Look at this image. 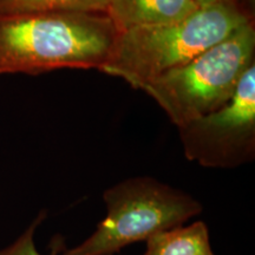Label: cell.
<instances>
[{
    "label": "cell",
    "instance_id": "obj_1",
    "mask_svg": "<svg viewBox=\"0 0 255 255\" xmlns=\"http://www.w3.org/2000/svg\"><path fill=\"white\" fill-rule=\"evenodd\" d=\"M121 32L108 13L0 15V75L97 69L110 62Z\"/></svg>",
    "mask_w": 255,
    "mask_h": 255
},
{
    "label": "cell",
    "instance_id": "obj_2",
    "mask_svg": "<svg viewBox=\"0 0 255 255\" xmlns=\"http://www.w3.org/2000/svg\"><path fill=\"white\" fill-rule=\"evenodd\" d=\"M254 20L238 0H220L182 20L121 32L114 55L101 72L120 77L132 88L190 62Z\"/></svg>",
    "mask_w": 255,
    "mask_h": 255
},
{
    "label": "cell",
    "instance_id": "obj_3",
    "mask_svg": "<svg viewBox=\"0 0 255 255\" xmlns=\"http://www.w3.org/2000/svg\"><path fill=\"white\" fill-rule=\"evenodd\" d=\"M254 20L190 62L142 84L177 128L220 109L255 63Z\"/></svg>",
    "mask_w": 255,
    "mask_h": 255
},
{
    "label": "cell",
    "instance_id": "obj_4",
    "mask_svg": "<svg viewBox=\"0 0 255 255\" xmlns=\"http://www.w3.org/2000/svg\"><path fill=\"white\" fill-rule=\"evenodd\" d=\"M103 200L105 218L78 246L66 250L64 245L63 255H115L135 242L183 226L203 209L189 194L149 176L127 178L108 188Z\"/></svg>",
    "mask_w": 255,
    "mask_h": 255
},
{
    "label": "cell",
    "instance_id": "obj_5",
    "mask_svg": "<svg viewBox=\"0 0 255 255\" xmlns=\"http://www.w3.org/2000/svg\"><path fill=\"white\" fill-rule=\"evenodd\" d=\"M187 159L206 168L232 169L255 157V64L220 109L178 128Z\"/></svg>",
    "mask_w": 255,
    "mask_h": 255
},
{
    "label": "cell",
    "instance_id": "obj_6",
    "mask_svg": "<svg viewBox=\"0 0 255 255\" xmlns=\"http://www.w3.org/2000/svg\"><path fill=\"white\" fill-rule=\"evenodd\" d=\"M200 7L194 0H110L107 13L120 32L182 20Z\"/></svg>",
    "mask_w": 255,
    "mask_h": 255
},
{
    "label": "cell",
    "instance_id": "obj_7",
    "mask_svg": "<svg viewBox=\"0 0 255 255\" xmlns=\"http://www.w3.org/2000/svg\"><path fill=\"white\" fill-rule=\"evenodd\" d=\"M144 255H215L210 245L206 222L196 221L189 226L157 233L146 240Z\"/></svg>",
    "mask_w": 255,
    "mask_h": 255
},
{
    "label": "cell",
    "instance_id": "obj_8",
    "mask_svg": "<svg viewBox=\"0 0 255 255\" xmlns=\"http://www.w3.org/2000/svg\"><path fill=\"white\" fill-rule=\"evenodd\" d=\"M110 0H0V15L40 12L107 13Z\"/></svg>",
    "mask_w": 255,
    "mask_h": 255
},
{
    "label": "cell",
    "instance_id": "obj_9",
    "mask_svg": "<svg viewBox=\"0 0 255 255\" xmlns=\"http://www.w3.org/2000/svg\"><path fill=\"white\" fill-rule=\"evenodd\" d=\"M45 218L46 212L44 210V212H41L40 214L37 216L36 220L28 226L26 231H25L13 244L9 245L8 247L4 248V250H0V255H41L39 252L37 251L36 244H34V233H36L38 226L45 220ZM64 245L65 244H64L62 237L53 238L52 242H51L50 255L59 254Z\"/></svg>",
    "mask_w": 255,
    "mask_h": 255
},
{
    "label": "cell",
    "instance_id": "obj_10",
    "mask_svg": "<svg viewBox=\"0 0 255 255\" xmlns=\"http://www.w3.org/2000/svg\"><path fill=\"white\" fill-rule=\"evenodd\" d=\"M196 2L199 7H203V6L210 5V4H214L216 1H220V0H194Z\"/></svg>",
    "mask_w": 255,
    "mask_h": 255
},
{
    "label": "cell",
    "instance_id": "obj_11",
    "mask_svg": "<svg viewBox=\"0 0 255 255\" xmlns=\"http://www.w3.org/2000/svg\"><path fill=\"white\" fill-rule=\"evenodd\" d=\"M238 1H240L241 4H244L245 6H247L248 8H251V6H253L254 0H238Z\"/></svg>",
    "mask_w": 255,
    "mask_h": 255
}]
</instances>
